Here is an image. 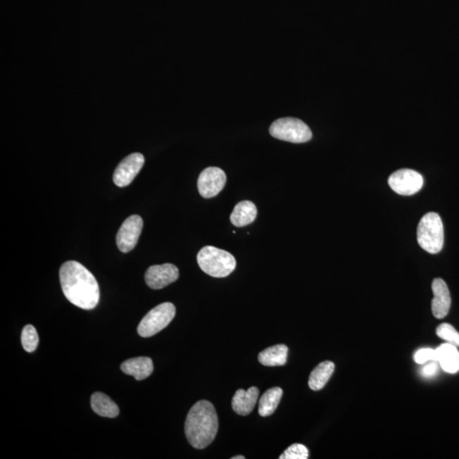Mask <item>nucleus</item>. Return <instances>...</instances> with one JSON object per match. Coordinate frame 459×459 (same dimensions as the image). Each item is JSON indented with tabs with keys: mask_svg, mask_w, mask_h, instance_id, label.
I'll return each mask as SVG.
<instances>
[{
	"mask_svg": "<svg viewBox=\"0 0 459 459\" xmlns=\"http://www.w3.org/2000/svg\"><path fill=\"white\" fill-rule=\"evenodd\" d=\"M289 349L284 344H277L260 352L258 359L266 367L284 366L288 359Z\"/></svg>",
	"mask_w": 459,
	"mask_h": 459,
	"instance_id": "obj_18",
	"label": "nucleus"
},
{
	"mask_svg": "<svg viewBox=\"0 0 459 459\" xmlns=\"http://www.w3.org/2000/svg\"><path fill=\"white\" fill-rule=\"evenodd\" d=\"M438 370H439V366H438L437 360H430L429 363L422 368L421 374L425 378H432L437 374Z\"/></svg>",
	"mask_w": 459,
	"mask_h": 459,
	"instance_id": "obj_25",
	"label": "nucleus"
},
{
	"mask_svg": "<svg viewBox=\"0 0 459 459\" xmlns=\"http://www.w3.org/2000/svg\"><path fill=\"white\" fill-rule=\"evenodd\" d=\"M309 458V451L302 444H293L279 457L280 459H306Z\"/></svg>",
	"mask_w": 459,
	"mask_h": 459,
	"instance_id": "obj_23",
	"label": "nucleus"
},
{
	"mask_svg": "<svg viewBox=\"0 0 459 459\" xmlns=\"http://www.w3.org/2000/svg\"><path fill=\"white\" fill-rule=\"evenodd\" d=\"M436 334L445 341L459 347V333L448 323H442L439 325L436 329Z\"/></svg>",
	"mask_w": 459,
	"mask_h": 459,
	"instance_id": "obj_22",
	"label": "nucleus"
},
{
	"mask_svg": "<svg viewBox=\"0 0 459 459\" xmlns=\"http://www.w3.org/2000/svg\"><path fill=\"white\" fill-rule=\"evenodd\" d=\"M434 298L432 309L434 317L442 319L448 314L451 306V295L448 285L441 278L432 282Z\"/></svg>",
	"mask_w": 459,
	"mask_h": 459,
	"instance_id": "obj_12",
	"label": "nucleus"
},
{
	"mask_svg": "<svg viewBox=\"0 0 459 459\" xmlns=\"http://www.w3.org/2000/svg\"><path fill=\"white\" fill-rule=\"evenodd\" d=\"M284 391L279 387L268 389L261 396L259 403V413L262 417L272 415L280 403Z\"/></svg>",
	"mask_w": 459,
	"mask_h": 459,
	"instance_id": "obj_20",
	"label": "nucleus"
},
{
	"mask_svg": "<svg viewBox=\"0 0 459 459\" xmlns=\"http://www.w3.org/2000/svg\"><path fill=\"white\" fill-rule=\"evenodd\" d=\"M219 428L218 416L214 405L199 401L188 413L185 433L188 442L196 449H203L215 440Z\"/></svg>",
	"mask_w": 459,
	"mask_h": 459,
	"instance_id": "obj_2",
	"label": "nucleus"
},
{
	"mask_svg": "<svg viewBox=\"0 0 459 459\" xmlns=\"http://www.w3.org/2000/svg\"><path fill=\"white\" fill-rule=\"evenodd\" d=\"M335 365L330 360H325L320 363L315 370L311 372L309 379V386L313 391H320L325 388L334 372Z\"/></svg>",
	"mask_w": 459,
	"mask_h": 459,
	"instance_id": "obj_19",
	"label": "nucleus"
},
{
	"mask_svg": "<svg viewBox=\"0 0 459 459\" xmlns=\"http://www.w3.org/2000/svg\"><path fill=\"white\" fill-rule=\"evenodd\" d=\"M180 276L179 269L172 264L151 265L145 274L147 286L153 289H162L173 284Z\"/></svg>",
	"mask_w": 459,
	"mask_h": 459,
	"instance_id": "obj_11",
	"label": "nucleus"
},
{
	"mask_svg": "<svg viewBox=\"0 0 459 459\" xmlns=\"http://www.w3.org/2000/svg\"><path fill=\"white\" fill-rule=\"evenodd\" d=\"M92 408L96 415L101 417L113 419L120 415L118 405L101 392L94 393L92 396Z\"/></svg>",
	"mask_w": 459,
	"mask_h": 459,
	"instance_id": "obj_17",
	"label": "nucleus"
},
{
	"mask_svg": "<svg viewBox=\"0 0 459 459\" xmlns=\"http://www.w3.org/2000/svg\"><path fill=\"white\" fill-rule=\"evenodd\" d=\"M39 342V334L35 327L32 325H27L23 327L22 333V344L23 349L27 352H34Z\"/></svg>",
	"mask_w": 459,
	"mask_h": 459,
	"instance_id": "obj_21",
	"label": "nucleus"
},
{
	"mask_svg": "<svg viewBox=\"0 0 459 459\" xmlns=\"http://www.w3.org/2000/svg\"><path fill=\"white\" fill-rule=\"evenodd\" d=\"M153 370V360L146 356L126 360L121 364V370L138 381L149 378Z\"/></svg>",
	"mask_w": 459,
	"mask_h": 459,
	"instance_id": "obj_13",
	"label": "nucleus"
},
{
	"mask_svg": "<svg viewBox=\"0 0 459 459\" xmlns=\"http://www.w3.org/2000/svg\"><path fill=\"white\" fill-rule=\"evenodd\" d=\"M145 163V158L142 153H132L126 157L118 165L113 174V182L118 187L129 186L137 177Z\"/></svg>",
	"mask_w": 459,
	"mask_h": 459,
	"instance_id": "obj_10",
	"label": "nucleus"
},
{
	"mask_svg": "<svg viewBox=\"0 0 459 459\" xmlns=\"http://www.w3.org/2000/svg\"><path fill=\"white\" fill-rule=\"evenodd\" d=\"M256 216L257 208L255 203L250 201H241L236 205L230 220L235 227H243L253 223Z\"/></svg>",
	"mask_w": 459,
	"mask_h": 459,
	"instance_id": "obj_16",
	"label": "nucleus"
},
{
	"mask_svg": "<svg viewBox=\"0 0 459 459\" xmlns=\"http://www.w3.org/2000/svg\"><path fill=\"white\" fill-rule=\"evenodd\" d=\"M232 459H245V457L244 456H236V457L232 458Z\"/></svg>",
	"mask_w": 459,
	"mask_h": 459,
	"instance_id": "obj_26",
	"label": "nucleus"
},
{
	"mask_svg": "<svg viewBox=\"0 0 459 459\" xmlns=\"http://www.w3.org/2000/svg\"><path fill=\"white\" fill-rule=\"evenodd\" d=\"M60 282L65 297L73 305L84 310L96 308L100 301L99 284L83 265L65 262L60 269Z\"/></svg>",
	"mask_w": 459,
	"mask_h": 459,
	"instance_id": "obj_1",
	"label": "nucleus"
},
{
	"mask_svg": "<svg viewBox=\"0 0 459 459\" xmlns=\"http://www.w3.org/2000/svg\"><path fill=\"white\" fill-rule=\"evenodd\" d=\"M175 306L172 303H163L150 310L138 326V334L149 338L165 329L175 317Z\"/></svg>",
	"mask_w": 459,
	"mask_h": 459,
	"instance_id": "obj_6",
	"label": "nucleus"
},
{
	"mask_svg": "<svg viewBox=\"0 0 459 459\" xmlns=\"http://www.w3.org/2000/svg\"><path fill=\"white\" fill-rule=\"evenodd\" d=\"M415 360L417 364H425L430 360H436V350L433 349H420L415 355Z\"/></svg>",
	"mask_w": 459,
	"mask_h": 459,
	"instance_id": "obj_24",
	"label": "nucleus"
},
{
	"mask_svg": "<svg viewBox=\"0 0 459 459\" xmlns=\"http://www.w3.org/2000/svg\"><path fill=\"white\" fill-rule=\"evenodd\" d=\"M389 186L391 189L401 196H412L421 190L424 185V179L417 171L401 169L389 176Z\"/></svg>",
	"mask_w": 459,
	"mask_h": 459,
	"instance_id": "obj_7",
	"label": "nucleus"
},
{
	"mask_svg": "<svg viewBox=\"0 0 459 459\" xmlns=\"http://www.w3.org/2000/svg\"><path fill=\"white\" fill-rule=\"evenodd\" d=\"M227 175L217 167H210L200 174L198 188L201 196L204 199H211L218 195L225 186Z\"/></svg>",
	"mask_w": 459,
	"mask_h": 459,
	"instance_id": "obj_9",
	"label": "nucleus"
},
{
	"mask_svg": "<svg viewBox=\"0 0 459 459\" xmlns=\"http://www.w3.org/2000/svg\"><path fill=\"white\" fill-rule=\"evenodd\" d=\"M260 391L256 387H251L248 391L239 389L232 398V408L239 415H249L255 408Z\"/></svg>",
	"mask_w": 459,
	"mask_h": 459,
	"instance_id": "obj_14",
	"label": "nucleus"
},
{
	"mask_svg": "<svg viewBox=\"0 0 459 459\" xmlns=\"http://www.w3.org/2000/svg\"><path fill=\"white\" fill-rule=\"evenodd\" d=\"M143 228V220L140 215L129 217L122 223L117 234V245L122 253H129L138 243Z\"/></svg>",
	"mask_w": 459,
	"mask_h": 459,
	"instance_id": "obj_8",
	"label": "nucleus"
},
{
	"mask_svg": "<svg viewBox=\"0 0 459 459\" xmlns=\"http://www.w3.org/2000/svg\"><path fill=\"white\" fill-rule=\"evenodd\" d=\"M269 130L274 138L292 143H305L313 138L308 125L294 118H279L272 122Z\"/></svg>",
	"mask_w": 459,
	"mask_h": 459,
	"instance_id": "obj_5",
	"label": "nucleus"
},
{
	"mask_svg": "<svg viewBox=\"0 0 459 459\" xmlns=\"http://www.w3.org/2000/svg\"><path fill=\"white\" fill-rule=\"evenodd\" d=\"M417 243L429 253H438L444 245V227L439 215L430 212L423 216L417 229Z\"/></svg>",
	"mask_w": 459,
	"mask_h": 459,
	"instance_id": "obj_4",
	"label": "nucleus"
},
{
	"mask_svg": "<svg viewBox=\"0 0 459 459\" xmlns=\"http://www.w3.org/2000/svg\"><path fill=\"white\" fill-rule=\"evenodd\" d=\"M436 360L442 370L448 374H456L459 371V351L453 344L446 343L438 347Z\"/></svg>",
	"mask_w": 459,
	"mask_h": 459,
	"instance_id": "obj_15",
	"label": "nucleus"
},
{
	"mask_svg": "<svg viewBox=\"0 0 459 459\" xmlns=\"http://www.w3.org/2000/svg\"><path fill=\"white\" fill-rule=\"evenodd\" d=\"M196 260L203 272L217 278L229 276L237 266L235 257L232 253L213 246L201 249Z\"/></svg>",
	"mask_w": 459,
	"mask_h": 459,
	"instance_id": "obj_3",
	"label": "nucleus"
}]
</instances>
